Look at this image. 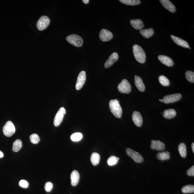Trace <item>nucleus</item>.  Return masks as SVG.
Segmentation results:
<instances>
[{
    "label": "nucleus",
    "mask_w": 194,
    "mask_h": 194,
    "mask_svg": "<svg viewBox=\"0 0 194 194\" xmlns=\"http://www.w3.org/2000/svg\"><path fill=\"white\" fill-rule=\"evenodd\" d=\"M133 51L135 58L137 61L140 63H144L146 59V55L143 48L138 45L133 46Z\"/></svg>",
    "instance_id": "f257e3e1"
},
{
    "label": "nucleus",
    "mask_w": 194,
    "mask_h": 194,
    "mask_svg": "<svg viewBox=\"0 0 194 194\" xmlns=\"http://www.w3.org/2000/svg\"><path fill=\"white\" fill-rule=\"evenodd\" d=\"M109 104L110 110L113 115L117 118H121L122 110L118 100H111L110 101Z\"/></svg>",
    "instance_id": "f03ea898"
},
{
    "label": "nucleus",
    "mask_w": 194,
    "mask_h": 194,
    "mask_svg": "<svg viewBox=\"0 0 194 194\" xmlns=\"http://www.w3.org/2000/svg\"><path fill=\"white\" fill-rule=\"evenodd\" d=\"M66 40L71 44L75 46L80 47L82 46L83 40L81 36L77 35H71L66 38Z\"/></svg>",
    "instance_id": "7ed1b4c3"
},
{
    "label": "nucleus",
    "mask_w": 194,
    "mask_h": 194,
    "mask_svg": "<svg viewBox=\"0 0 194 194\" xmlns=\"http://www.w3.org/2000/svg\"><path fill=\"white\" fill-rule=\"evenodd\" d=\"M3 131L6 136L10 137L12 136L16 132L15 127L12 122L11 121L7 122L3 127Z\"/></svg>",
    "instance_id": "20e7f679"
},
{
    "label": "nucleus",
    "mask_w": 194,
    "mask_h": 194,
    "mask_svg": "<svg viewBox=\"0 0 194 194\" xmlns=\"http://www.w3.org/2000/svg\"><path fill=\"white\" fill-rule=\"evenodd\" d=\"M50 22H51L50 20L47 16H41L37 22V27L40 31L43 30L48 27Z\"/></svg>",
    "instance_id": "39448f33"
},
{
    "label": "nucleus",
    "mask_w": 194,
    "mask_h": 194,
    "mask_svg": "<svg viewBox=\"0 0 194 194\" xmlns=\"http://www.w3.org/2000/svg\"><path fill=\"white\" fill-rule=\"evenodd\" d=\"M118 88L119 91L122 93H128L131 90V86L129 82L125 79L119 84Z\"/></svg>",
    "instance_id": "423d86ee"
},
{
    "label": "nucleus",
    "mask_w": 194,
    "mask_h": 194,
    "mask_svg": "<svg viewBox=\"0 0 194 194\" xmlns=\"http://www.w3.org/2000/svg\"><path fill=\"white\" fill-rule=\"evenodd\" d=\"M126 151L127 154L136 163H140L143 161V157L138 152L129 148H127Z\"/></svg>",
    "instance_id": "0eeeda50"
},
{
    "label": "nucleus",
    "mask_w": 194,
    "mask_h": 194,
    "mask_svg": "<svg viewBox=\"0 0 194 194\" xmlns=\"http://www.w3.org/2000/svg\"><path fill=\"white\" fill-rule=\"evenodd\" d=\"M66 113V110L64 107L59 109L54 118V125L55 126L58 127L61 124Z\"/></svg>",
    "instance_id": "6e6552de"
},
{
    "label": "nucleus",
    "mask_w": 194,
    "mask_h": 194,
    "mask_svg": "<svg viewBox=\"0 0 194 194\" xmlns=\"http://www.w3.org/2000/svg\"><path fill=\"white\" fill-rule=\"evenodd\" d=\"M182 95L180 93H175L164 97L163 102L165 104H169L175 102L179 101L182 98Z\"/></svg>",
    "instance_id": "1a4fd4ad"
},
{
    "label": "nucleus",
    "mask_w": 194,
    "mask_h": 194,
    "mask_svg": "<svg viewBox=\"0 0 194 194\" xmlns=\"http://www.w3.org/2000/svg\"><path fill=\"white\" fill-rule=\"evenodd\" d=\"M86 80V72L84 71H82L80 72L78 77L76 85V89L78 90L81 89L84 85Z\"/></svg>",
    "instance_id": "9d476101"
},
{
    "label": "nucleus",
    "mask_w": 194,
    "mask_h": 194,
    "mask_svg": "<svg viewBox=\"0 0 194 194\" xmlns=\"http://www.w3.org/2000/svg\"><path fill=\"white\" fill-rule=\"evenodd\" d=\"M99 38L103 41H108L113 38V35L111 32L108 30L103 29L100 31Z\"/></svg>",
    "instance_id": "9b49d317"
},
{
    "label": "nucleus",
    "mask_w": 194,
    "mask_h": 194,
    "mask_svg": "<svg viewBox=\"0 0 194 194\" xmlns=\"http://www.w3.org/2000/svg\"><path fill=\"white\" fill-rule=\"evenodd\" d=\"M118 55L117 53H113L110 55L108 59L107 60L105 63V67L107 68L110 67L118 61Z\"/></svg>",
    "instance_id": "f8f14e48"
},
{
    "label": "nucleus",
    "mask_w": 194,
    "mask_h": 194,
    "mask_svg": "<svg viewBox=\"0 0 194 194\" xmlns=\"http://www.w3.org/2000/svg\"><path fill=\"white\" fill-rule=\"evenodd\" d=\"M132 120L137 126H141L143 123V119L140 112L137 111L134 112L132 115Z\"/></svg>",
    "instance_id": "ddd939ff"
},
{
    "label": "nucleus",
    "mask_w": 194,
    "mask_h": 194,
    "mask_svg": "<svg viewBox=\"0 0 194 194\" xmlns=\"http://www.w3.org/2000/svg\"><path fill=\"white\" fill-rule=\"evenodd\" d=\"M151 148L153 150L161 151L165 149V145L164 143L160 140H153L151 141Z\"/></svg>",
    "instance_id": "4468645a"
},
{
    "label": "nucleus",
    "mask_w": 194,
    "mask_h": 194,
    "mask_svg": "<svg viewBox=\"0 0 194 194\" xmlns=\"http://www.w3.org/2000/svg\"><path fill=\"white\" fill-rule=\"evenodd\" d=\"M164 7L172 13L176 11V8L171 1L168 0H160V1Z\"/></svg>",
    "instance_id": "2eb2a0df"
},
{
    "label": "nucleus",
    "mask_w": 194,
    "mask_h": 194,
    "mask_svg": "<svg viewBox=\"0 0 194 194\" xmlns=\"http://www.w3.org/2000/svg\"><path fill=\"white\" fill-rule=\"evenodd\" d=\"M171 38L174 42L176 43L177 45H178L179 46L183 47V48H188L190 49V46H189L188 43L186 41H185V40L174 36L173 35H171Z\"/></svg>",
    "instance_id": "dca6fc26"
},
{
    "label": "nucleus",
    "mask_w": 194,
    "mask_h": 194,
    "mask_svg": "<svg viewBox=\"0 0 194 194\" xmlns=\"http://www.w3.org/2000/svg\"><path fill=\"white\" fill-rule=\"evenodd\" d=\"M158 59L164 64L168 67H172L174 64V62L171 58L167 56L160 55Z\"/></svg>",
    "instance_id": "f3484780"
},
{
    "label": "nucleus",
    "mask_w": 194,
    "mask_h": 194,
    "mask_svg": "<svg viewBox=\"0 0 194 194\" xmlns=\"http://www.w3.org/2000/svg\"><path fill=\"white\" fill-rule=\"evenodd\" d=\"M131 26L137 30H141L144 28V24L143 21L141 20L134 19L130 21Z\"/></svg>",
    "instance_id": "a211bd4d"
},
{
    "label": "nucleus",
    "mask_w": 194,
    "mask_h": 194,
    "mask_svg": "<svg viewBox=\"0 0 194 194\" xmlns=\"http://www.w3.org/2000/svg\"><path fill=\"white\" fill-rule=\"evenodd\" d=\"M80 176L79 173L76 170H74L71 175V184L73 186L78 185L80 180Z\"/></svg>",
    "instance_id": "6ab92c4d"
},
{
    "label": "nucleus",
    "mask_w": 194,
    "mask_h": 194,
    "mask_svg": "<svg viewBox=\"0 0 194 194\" xmlns=\"http://www.w3.org/2000/svg\"><path fill=\"white\" fill-rule=\"evenodd\" d=\"M135 86L140 91L143 92L145 91V86L143 80L140 77L135 76Z\"/></svg>",
    "instance_id": "aec40b11"
},
{
    "label": "nucleus",
    "mask_w": 194,
    "mask_h": 194,
    "mask_svg": "<svg viewBox=\"0 0 194 194\" xmlns=\"http://www.w3.org/2000/svg\"><path fill=\"white\" fill-rule=\"evenodd\" d=\"M163 115L165 118L167 119H170L176 116V112L175 110L173 109H170L164 110L163 112Z\"/></svg>",
    "instance_id": "412c9836"
},
{
    "label": "nucleus",
    "mask_w": 194,
    "mask_h": 194,
    "mask_svg": "<svg viewBox=\"0 0 194 194\" xmlns=\"http://www.w3.org/2000/svg\"><path fill=\"white\" fill-rule=\"evenodd\" d=\"M154 33V31L153 28L149 29H141L140 31V33L144 38H148L151 37Z\"/></svg>",
    "instance_id": "4be33fe9"
},
{
    "label": "nucleus",
    "mask_w": 194,
    "mask_h": 194,
    "mask_svg": "<svg viewBox=\"0 0 194 194\" xmlns=\"http://www.w3.org/2000/svg\"><path fill=\"white\" fill-rule=\"evenodd\" d=\"M156 157L158 159L161 161L168 160L170 159V154L168 151L162 152L157 154Z\"/></svg>",
    "instance_id": "5701e85b"
},
{
    "label": "nucleus",
    "mask_w": 194,
    "mask_h": 194,
    "mask_svg": "<svg viewBox=\"0 0 194 194\" xmlns=\"http://www.w3.org/2000/svg\"><path fill=\"white\" fill-rule=\"evenodd\" d=\"M178 150L182 158H185L187 156V148L186 145L183 143H180L179 146Z\"/></svg>",
    "instance_id": "b1692460"
},
{
    "label": "nucleus",
    "mask_w": 194,
    "mask_h": 194,
    "mask_svg": "<svg viewBox=\"0 0 194 194\" xmlns=\"http://www.w3.org/2000/svg\"><path fill=\"white\" fill-rule=\"evenodd\" d=\"M100 157L99 154L96 153H93L91 157V161L93 165H96L99 164Z\"/></svg>",
    "instance_id": "393cba45"
},
{
    "label": "nucleus",
    "mask_w": 194,
    "mask_h": 194,
    "mask_svg": "<svg viewBox=\"0 0 194 194\" xmlns=\"http://www.w3.org/2000/svg\"><path fill=\"white\" fill-rule=\"evenodd\" d=\"M119 1L124 4L130 6L138 5L141 2L140 0H120Z\"/></svg>",
    "instance_id": "a878e982"
},
{
    "label": "nucleus",
    "mask_w": 194,
    "mask_h": 194,
    "mask_svg": "<svg viewBox=\"0 0 194 194\" xmlns=\"http://www.w3.org/2000/svg\"><path fill=\"white\" fill-rule=\"evenodd\" d=\"M22 143L20 140H15L13 144L12 150L15 152H17L21 149L22 147Z\"/></svg>",
    "instance_id": "bb28decb"
},
{
    "label": "nucleus",
    "mask_w": 194,
    "mask_h": 194,
    "mask_svg": "<svg viewBox=\"0 0 194 194\" xmlns=\"http://www.w3.org/2000/svg\"><path fill=\"white\" fill-rule=\"evenodd\" d=\"M182 192L184 193H193L194 192V185H185L182 189Z\"/></svg>",
    "instance_id": "cd10ccee"
},
{
    "label": "nucleus",
    "mask_w": 194,
    "mask_h": 194,
    "mask_svg": "<svg viewBox=\"0 0 194 194\" xmlns=\"http://www.w3.org/2000/svg\"><path fill=\"white\" fill-rule=\"evenodd\" d=\"M83 138V135L81 133L76 132L73 133L71 136L72 140L73 142H78L81 140Z\"/></svg>",
    "instance_id": "c85d7f7f"
},
{
    "label": "nucleus",
    "mask_w": 194,
    "mask_h": 194,
    "mask_svg": "<svg viewBox=\"0 0 194 194\" xmlns=\"http://www.w3.org/2000/svg\"><path fill=\"white\" fill-rule=\"evenodd\" d=\"M159 80L160 83L164 86H168L170 84V81L168 78L163 75L159 77Z\"/></svg>",
    "instance_id": "c756f323"
},
{
    "label": "nucleus",
    "mask_w": 194,
    "mask_h": 194,
    "mask_svg": "<svg viewBox=\"0 0 194 194\" xmlns=\"http://www.w3.org/2000/svg\"><path fill=\"white\" fill-rule=\"evenodd\" d=\"M117 158L114 156H112L108 158L107 160L108 165L110 166H113L117 164L118 163Z\"/></svg>",
    "instance_id": "7c9ffc66"
},
{
    "label": "nucleus",
    "mask_w": 194,
    "mask_h": 194,
    "mask_svg": "<svg viewBox=\"0 0 194 194\" xmlns=\"http://www.w3.org/2000/svg\"><path fill=\"white\" fill-rule=\"evenodd\" d=\"M185 77L187 80L190 83H194V72L188 71L185 73Z\"/></svg>",
    "instance_id": "2f4dec72"
},
{
    "label": "nucleus",
    "mask_w": 194,
    "mask_h": 194,
    "mask_svg": "<svg viewBox=\"0 0 194 194\" xmlns=\"http://www.w3.org/2000/svg\"><path fill=\"white\" fill-rule=\"evenodd\" d=\"M31 142L33 144H37L40 142L39 136L36 134L33 133L31 135L30 137Z\"/></svg>",
    "instance_id": "473e14b6"
},
{
    "label": "nucleus",
    "mask_w": 194,
    "mask_h": 194,
    "mask_svg": "<svg viewBox=\"0 0 194 194\" xmlns=\"http://www.w3.org/2000/svg\"><path fill=\"white\" fill-rule=\"evenodd\" d=\"M53 188V185L51 182H47L45 185V190L47 192L51 191Z\"/></svg>",
    "instance_id": "72a5a7b5"
},
{
    "label": "nucleus",
    "mask_w": 194,
    "mask_h": 194,
    "mask_svg": "<svg viewBox=\"0 0 194 194\" xmlns=\"http://www.w3.org/2000/svg\"><path fill=\"white\" fill-rule=\"evenodd\" d=\"M19 185L21 188H28L29 183L25 180H21L19 182Z\"/></svg>",
    "instance_id": "f704fd0d"
},
{
    "label": "nucleus",
    "mask_w": 194,
    "mask_h": 194,
    "mask_svg": "<svg viewBox=\"0 0 194 194\" xmlns=\"http://www.w3.org/2000/svg\"><path fill=\"white\" fill-rule=\"evenodd\" d=\"M187 175L189 176H194V166L193 165L191 168L189 169L187 171Z\"/></svg>",
    "instance_id": "c9c22d12"
},
{
    "label": "nucleus",
    "mask_w": 194,
    "mask_h": 194,
    "mask_svg": "<svg viewBox=\"0 0 194 194\" xmlns=\"http://www.w3.org/2000/svg\"><path fill=\"white\" fill-rule=\"evenodd\" d=\"M83 2L85 3V4H88L89 2V0H83Z\"/></svg>",
    "instance_id": "e433bc0d"
},
{
    "label": "nucleus",
    "mask_w": 194,
    "mask_h": 194,
    "mask_svg": "<svg viewBox=\"0 0 194 194\" xmlns=\"http://www.w3.org/2000/svg\"><path fill=\"white\" fill-rule=\"evenodd\" d=\"M3 156H4V154L2 152L0 151V158H3Z\"/></svg>",
    "instance_id": "4c0bfd02"
},
{
    "label": "nucleus",
    "mask_w": 194,
    "mask_h": 194,
    "mask_svg": "<svg viewBox=\"0 0 194 194\" xmlns=\"http://www.w3.org/2000/svg\"><path fill=\"white\" fill-rule=\"evenodd\" d=\"M192 151H193V153H194V143H192Z\"/></svg>",
    "instance_id": "58836bf2"
},
{
    "label": "nucleus",
    "mask_w": 194,
    "mask_h": 194,
    "mask_svg": "<svg viewBox=\"0 0 194 194\" xmlns=\"http://www.w3.org/2000/svg\"><path fill=\"white\" fill-rule=\"evenodd\" d=\"M160 101L162 102H163V99H159V100Z\"/></svg>",
    "instance_id": "ea45409f"
},
{
    "label": "nucleus",
    "mask_w": 194,
    "mask_h": 194,
    "mask_svg": "<svg viewBox=\"0 0 194 194\" xmlns=\"http://www.w3.org/2000/svg\"><path fill=\"white\" fill-rule=\"evenodd\" d=\"M117 159L118 160H119V158H117Z\"/></svg>",
    "instance_id": "a19ab883"
}]
</instances>
